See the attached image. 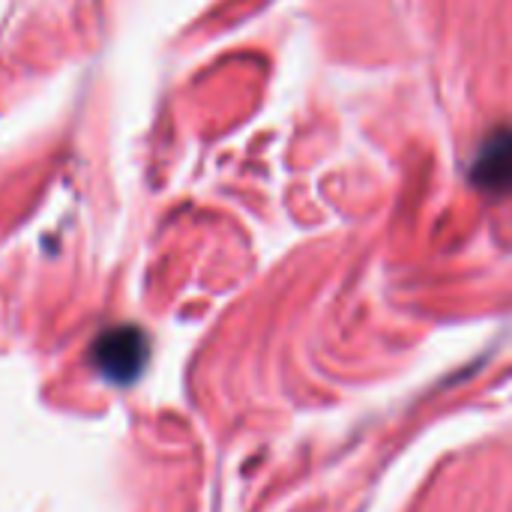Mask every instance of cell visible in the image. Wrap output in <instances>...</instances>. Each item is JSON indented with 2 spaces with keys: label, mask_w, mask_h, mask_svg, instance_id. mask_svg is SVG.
<instances>
[{
  "label": "cell",
  "mask_w": 512,
  "mask_h": 512,
  "mask_svg": "<svg viewBox=\"0 0 512 512\" xmlns=\"http://www.w3.org/2000/svg\"><path fill=\"white\" fill-rule=\"evenodd\" d=\"M93 363L108 381L129 384L147 363V336L138 327H114L96 339Z\"/></svg>",
  "instance_id": "cell-1"
},
{
  "label": "cell",
  "mask_w": 512,
  "mask_h": 512,
  "mask_svg": "<svg viewBox=\"0 0 512 512\" xmlns=\"http://www.w3.org/2000/svg\"><path fill=\"white\" fill-rule=\"evenodd\" d=\"M471 177L480 189L492 195L512 192V129L492 135L483 144L480 156L474 159Z\"/></svg>",
  "instance_id": "cell-2"
}]
</instances>
